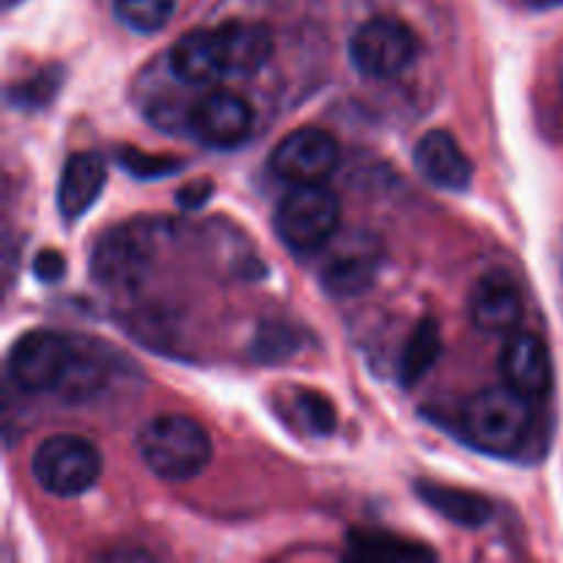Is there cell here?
Wrapping results in <instances>:
<instances>
[{
	"mask_svg": "<svg viewBox=\"0 0 563 563\" xmlns=\"http://www.w3.org/2000/svg\"><path fill=\"white\" fill-rule=\"evenodd\" d=\"M531 399L517 394L511 385L476 390L460 410L462 438L473 449L495 456H511L520 451L531 432Z\"/></svg>",
	"mask_w": 563,
	"mask_h": 563,
	"instance_id": "6da1fadb",
	"label": "cell"
},
{
	"mask_svg": "<svg viewBox=\"0 0 563 563\" xmlns=\"http://www.w3.org/2000/svg\"><path fill=\"white\" fill-rule=\"evenodd\" d=\"M137 456L163 482H190L207 471L212 440L207 429L187 416H157L137 429Z\"/></svg>",
	"mask_w": 563,
	"mask_h": 563,
	"instance_id": "7a4b0ae2",
	"label": "cell"
},
{
	"mask_svg": "<svg viewBox=\"0 0 563 563\" xmlns=\"http://www.w3.org/2000/svg\"><path fill=\"white\" fill-rule=\"evenodd\" d=\"M278 240L297 256H313L335 240L341 225V201L330 187L295 185L275 209Z\"/></svg>",
	"mask_w": 563,
	"mask_h": 563,
	"instance_id": "3957f363",
	"label": "cell"
},
{
	"mask_svg": "<svg viewBox=\"0 0 563 563\" xmlns=\"http://www.w3.org/2000/svg\"><path fill=\"white\" fill-rule=\"evenodd\" d=\"M80 344L53 330L20 335L9 352V377L25 394H64Z\"/></svg>",
	"mask_w": 563,
	"mask_h": 563,
	"instance_id": "277c9868",
	"label": "cell"
},
{
	"mask_svg": "<svg viewBox=\"0 0 563 563\" xmlns=\"http://www.w3.org/2000/svg\"><path fill=\"white\" fill-rule=\"evenodd\" d=\"M102 476V454L77 434H53L33 454V478L55 498H77Z\"/></svg>",
	"mask_w": 563,
	"mask_h": 563,
	"instance_id": "5b68a950",
	"label": "cell"
},
{
	"mask_svg": "<svg viewBox=\"0 0 563 563\" xmlns=\"http://www.w3.org/2000/svg\"><path fill=\"white\" fill-rule=\"evenodd\" d=\"M418 55V36L396 16H374L363 22L350 42L352 66L372 80L401 75Z\"/></svg>",
	"mask_w": 563,
	"mask_h": 563,
	"instance_id": "8992f818",
	"label": "cell"
},
{
	"mask_svg": "<svg viewBox=\"0 0 563 563\" xmlns=\"http://www.w3.org/2000/svg\"><path fill=\"white\" fill-rule=\"evenodd\" d=\"M154 256L152 229L124 223L104 231L91 253V273L108 289H132L148 273Z\"/></svg>",
	"mask_w": 563,
	"mask_h": 563,
	"instance_id": "52a82bcc",
	"label": "cell"
},
{
	"mask_svg": "<svg viewBox=\"0 0 563 563\" xmlns=\"http://www.w3.org/2000/svg\"><path fill=\"white\" fill-rule=\"evenodd\" d=\"M341 163V146L328 130L302 126L289 132L269 154V168L289 185H322Z\"/></svg>",
	"mask_w": 563,
	"mask_h": 563,
	"instance_id": "ba28073f",
	"label": "cell"
},
{
	"mask_svg": "<svg viewBox=\"0 0 563 563\" xmlns=\"http://www.w3.org/2000/svg\"><path fill=\"white\" fill-rule=\"evenodd\" d=\"M187 130L209 148H236L253 130V110L240 93L212 91L187 110Z\"/></svg>",
	"mask_w": 563,
	"mask_h": 563,
	"instance_id": "9c48e42d",
	"label": "cell"
},
{
	"mask_svg": "<svg viewBox=\"0 0 563 563\" xmlns=\"http://www.w3.org/2000/svg\"><path fill=\"white\" fill-rule=\"evenodd\" d=\"M473 324L489 335H511L522 319V295L506 269H489L467 297Z\"/></svg>",
	"mask_w": 563,
	"mask_h": 563,
	"instance_id": "30bf717a",
	"label": "cell"
},
{
	"mask_svg": "<svg viewBox=\"0 0 563 563\" xmlns=\"http://www.w3.org/2000/svg\"><path fill=\"white\" fill-rule=\"evenodd\" d=\"M504 383L531 401L544 399L553 385V363L544 341L533 333H511L500 352Z\"/></svg>",
	"mask_w": 563,
	"mask_h": 563,
	"instance_id": "8fae6325",
	"label": "cell"
},
{
	"mask_svg": "<svg viewBox=\"0 0 563 563\" xmlns=\"http://www.w3.org/2000/svg\"><path fill=\"white\" fill-rule=\"evenodd\" d=\"M416 168L429 185L440 190L462 192L473 181V163L456 137L445 130H432L416 143Z\"/></svg>",
	"mask_w": 563,
	"mask_h": 563,
	"instance_id": "7c38bea8",
	"label": "cell"
},
{
	"mask_svg": "<svg viewBox=\"0 0 563 563\" xmlns=\"http://www.w3.org/2000/svg\"><path fill=\"white\" fill-rule=\"evenodd\" d=\"M212 31L214 42H218L223 75H256L273 55V31L262 22L229 20L223 25L212 27Z\"/></svg>",
	"mask_w": 563,
	"mask_h": 563,
	"instance_id": "4fadbf2b",
	"label": "cell"
},
{
	"mask_svg": "<svg viewBox=\"0 0 563 563\" xmlns=\"http://www.w3.org/2000/svg\"><path fill=\"white\" fill-rule=\"evenodd\" d=\"M108 163L97 152H75L64 163L58 179V212L64 223H75L102 196Z\"/></svg>",
	"mask_w": 563,
	"mask_h": 563,
	"instance_id": "5bb4252c",
	"label": "cell"
},
{
	"mask_svg": "<svg viewBox=\"0 0 563 563\" xmlns=\"http://www.w3.org/2000/svg\"><path fill=\"white\" fill-rule=\"evenodd\" d=\"M377 264L379 256L374 251V242L366 236H355L333 251V256H328L322 267V286L335 297L361 295L372 286Z\"/></svg>",
	"mask_w": 563,
	"mask_h": 563,
	"instance_id": "9a60e30c",
	"label": "cell"
},
{
	"mask_svg": "<svg viewBox=\"0 0 563 563\" xmlns=\"http://www.w3.org/2000/svg\"><path fill=\"white\" fill-rule=\"evenodd\" d=\"M416 495L421 498V504H427L429 509L438 511L440 517H445L449 522L460 528H484L495 515V504L487 498V495L471 493V489L449 487V484L429 482V478H421L416 482Z\"/></svg>",
	"mask_w": 563,
	"mask_h": 563,
	"instance_id": "2e32d148",
	"label": "cell"
},
{
	"mask_svg": "<svg viewBox=\"0 0 563 563\" xmlns=\"http://www.w3.org/2000/svg\"><path fill=\"white\" fill-rule=\"evenodd\" d=\"M168 66L176 80L185 86H209L218 77H223L218 42H214L212 27L201 31H187L174 42L168 53Z\"/></svg>",
	"mask_w": 563,
	"mask_h": 563,
	"instance_id": "e0dca14e",
	"label": "cell"
},
{
	"mask_svg": "<svg viewBox=\"0 0 563 563\" xmlns=\"http://www.w3.org/2000/svg\"><path fill=\"white\" fill-rule=\"evenodd\" d=\"M440 352H443V333H440V324L432 317L421 319L412 330V335L407 339L405 352H401L399 361V379L405 388L421 383L429 372L438 363Z\"/></svg>",
	"mask_w": 563,
	"mask_h": 563,
	"instance_id": "ac0fdd59",
	"label": "cell"
},
{
	"mask_svg": "<svg viewBox=\"0 0 563 563\" xmlns=\"http://www.w3.org/2000/svg\"><path fill=\"white\" fill-rule=\"evenodd\" d=\"M346 555L357 561H416L434 559V550L427 544L407 542L390 533H352L346 542Z\"/></svg>",
	"mask_w": 563,
	"mask_h": 563,
	"instance_id": "d6986e66",
	"label": "cell"
},
{
	"mask_svg": "<svg viewBox=\"0 0 563 563\" xmlns=\"http://www.w3.org/2000/svg\"><path fill=\"white\" fill-rule=\"evenodd\" d=\"M179 0H113V11L124 27L135 33H157L174 16Z\"/></svg>",
	"mask_w": 563,
	"mask_h": 563,
	"instance_id": "ffe728a7",
	"label": "cell"
},
{
	"mask_svg": "<svg viewBox=\"0 0 563 563\" xmlns=\"http://www.w3.org/2000/svg\"><path fill=\"white\" fill-rule=\"evenodd\" d=\"M60 82H64V69H60V66H47V69H42L36 77H31V80H22L16 82V86H11L9 102L14 104V108L25 110L44 108V104H49L55 99Z\"/></svg>",
	"mask_w": 563,
	"mask_h": 563,
	"instance_id": "44dd1931",
	"label": "cell"
},
{
	"mask_svg": "<svg viewBox=\"0 0 563 563\" xmlns=\"http://www.w3.org/2000/svg\"><path fill=\"white\" fill-rule=\"evenodd\" d=\"M300 350V335L284 322H264L253 339V357L258 363H280Z\"/></svg>",
	"mask_w": 563,
	"mask_h": 563,
	"instance_id": "7402d4cb",
	"label": "cell"
},
{
	"mask_svg": "<svg viewBox=\"0 0 563 563\" xmlns=\"http://www.w3.org/2000/svg\"><path fill=\"white\" fill-rule=\"evenodd\" d=\"M115 163L121 170L137 176V179H163V176L176 174L181 168V159L163 157V154H146L141 148L124 146L115 152Z\"/></svg>",
	"mask_w": 563,
	"mask_h": 563,
	"instance_id": "603a6c76",
	"label": "cell"
},
{
	"mask_svg": "<svg viewBox=\"0 0 563 563\" xmlns=\"http://www.w3.org/2000/svg\"><path fill=\"white\" fill-rule=\"evenodd\" d=\"M297 410L306 418L313 434H333L335 410L328 396H322L319 390H297Z\"/></svg>",
	"mask_w": 563,
	"mask_h": 563,
	"instance_id": "cb8c5ba5",
	"label": "cell"
},
{
	"mask_svg": "<svg viewBox=\"0 0 563 563\" xmlns=\"http://www.w3.org/2000/svg\"><path fill=\"white\" fill-rule=\"evenodd\" d=\"M66 273V262L64 256H60L58 251H42L36 253V258H33V275H36L42 284H55V280H60V275Z\"/></svg>",
	"mask_w": 563,
	"mask_h": 563,
	"instance_id": "d4e9b609",
	"label": "cell"
},
{
	"mask_svg": "<svg viewBox=\"0 0 563 563\" xmlns=\"http://www.w3.org/2000/svg\"><path fill=\"white\" fill-rule=\"evenodd\" d=\"M209 196H212V181H192V185L181 187L176 203L181 209H198L201 203H207Z\"/></svg>",
	"mask_w": 563,
	"mask_h": 563,
	"instance_id": "484cf974",
	"label": "cell"
},
{
	"mask_svg": "<svg viewBox=\"0 0 563 563\" xmlns=\"http://www.w3.org/2000/svg\"><path fill=\"white\" fill-rule=\"evenodd\" d=\"M16 3H22V0H5V9H11V5H16Z\"/></svg>",
	"mask_w": 563,
	"mask_h": 563,
	"instance_id": "4316f807",
	"label": "cell"
},
{
	"mask_svg": "<svg viewBox=\"0 0 563 563\" xmlns=\"http://www.w3.org/2000/svg\"><path fill=\"white\" fill-rule=\"evenodd\" d=\"M561 93H563V75H561Z\"/></svg>",
	"mask_w": 563,
	"mask_h": 563,
	"instance_id": "83f0119b",
	"label": "cell"
}]
</instances>
